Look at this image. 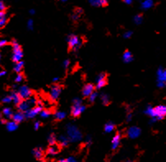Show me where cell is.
Listing matches in <instances>:
<instances>
[{
	"label": "cell",
	"mask_w": 166,
	"mask_h": 162,
	"mask_svg": "<svg viewBox=\"0 0 166 162\" xmlns=\"http://www.w3.org/2000/svg\"><path fill=\"white\" fill-rule=\"evenodd\" d=\"M107 84V80H106V74L105 73H100L97 76L96 78V88L97 89H101L104 87L105 85Z\"/></svg>",
	"instance_id": "obj_11"
},
{
	"label": "cell",
	"mask_w": 166,
	"mask_h": 162,
	"mask_svg": "<svg viewBox=\"0 0 166 162\" xmlns=\"http://www.w3.org/2000/svg\"><path fill=\"white\" fill-rule=\"evenodd\" d=\"M86 144L88 147H90V146L92 144V138H91V136H87V137H86Z\"/></svg>",
	"instance_id": "obj_43"
},
{
	"label": "cell",
	"mask_w": 166,
	"mask_h": 162,
	"mask_svg": "<svg viewBox=\"0 0 166 162\" xmlns=\"http://www.w3.org/2000/svg\"><path fill=\"white\" fill-rule=\"evenodd\" d=\"M154 6V1L153 0H143L141 3V8L143 10H148Z\"/></svg>",
	"instance_id": "obj_19"
},
{
	"label": "cell",
	"mask_w": 166,
	"mask_h": 162,
	"mask_svg": "<svg viewBox=\"0 0 166 162\" xmlns=\"http://www.w3.org/2000/svg\"><path fill=\"white\" fill-rule=\"evenodd\" d=\"M62 92V87L59 85H53L50 87L49 90V97L52 100H57L60 96V94Z\"/></svg>",
	"instance_id": "obj_8"
},
{
	"label": "cell",
	"mask_w": 166,
	"mask_h": 162,
	"mask_svg": "<svg viewBox=\"0 0 166 162\" xmlns=\"http://www.w3.org/2000/svg\"><path fill=\"white\" fill-rule=\"evenodd\" d=\"M23 79H24V77H23V75L22 73H17V75L16 76L15 78V81L17 83H20V82H22L23 81Z\"/></svg>",
	"instance_id": "obj_36"
},
{
	"label": "cell",
	"mask_w": 166,
	"mask_h": 162,
	"mask_svg": "<svg viewBox=\"0 0 166 162\" xmlns=\"http://www.w3.org/2000/svg\"><path fill=\"white\" fill-rule=\"evenodd\" d=\"M133 22L135 23L136 25H140L142 24V22H143V17H142V15H136L134 17H133Z\"/></svg>",
	"instance_id": "obj_32"
},
{
	"label": "cell",
	"mask_w": 166,
	"mask_h": 162,
	"mask_svg": "<svg viewBox=\"0 0 166 162\" xmlns=\"http://www.w3.org/2000/svg\"><path fill=\"white\" fill-rule=\"evenodd\" d=\"M2 101H3V103H4V104L11 103V102H12V97H11V96H6L3 97Z\"/></svg>",
	"instance_id": "obj_38"
},
{
	"label": "cell",
	"mask_w": 166,
	"mask_h": 162,
	"mask_svg": "<svg viewBox=\"0 0 166 162\" xmlns=\"http://www.w3.org/2000/svg\"><path fill=\"white\" fill-rule=\"evenodd\" d=\"M20 95V96L22 97V99L23 100H27L30 97L32 96V91L30 88L28 87L27 86H22L20 87L17 91Z\"/></svg>",
	"instance_id": "obj_9"
},
{
	"label": "cell",
	"mask_w": 166,
	"mask_h": 162,
	"mask_svg": "<svg viewBox=\"0 0 166 162\" xmlns=\"http://www.w3.org/2000/svg\"><path fill=\"white\" fill-rule=\"evenodd\" d=\"M3 115L5 118H11L13 115V113L9 107H6L3 109Z\"/></svg>",
	"instance_id": "obj_27"
},
{
	"label": "cell",
	"mask_w": 166,
	"mask_h": 162,
	"mask_svg": "<svg viewBox=\"0 0 166 162\" xmlns=\"http://www.w3.org/2000/svg\"><path fill=\"white\" fill-rule=\"evenodd\" d=\"M133 60V56L132 53L130 52L129 50H126L124 53H123V61L125 63H129Z\"/></svg>",
	"instance_id": "obj_20"
},
{
	"label": "cell",
	"mask_w": 166,
	"mask_h": 162,
	"mask_svg": "<svg viewBox=\"0 0 166 162\" xmlns=\"http://www.w3.org/2000/svg\"><path fill=\"white\" fill-rule=\"evenodd\" d=\"M121 138H122V135H121L120 133H118L116 135H114V137L112 138V142H111L112 150L117 149L118 147L120 142H121Z\"/></svg>",
	"instance_id": "obj_13"
},
{
	"label": "cell",
	"mask_w": 166,
	"mask_h": 162,
	"mask_svg": "<svg viewBox=\"0 0 166 162\" xmlns=\"http://www.w3.org/2000/svg\"><path fill=\"white\" fill-rule=\"evenodd\" d=\"M32 155L37 160H41L44 156V151L41 147H35L32 150Z\"/></svg>",
	"instance_id": "obj_16"
},
{
	"label": "cell",
	"mask_w": 166,
	"mask_h": 162,
	"mask_svg": "<svg viewBox=\"0 0 166 162\" xmlns=\"http://www.w3.org/2000/svg\"><path fill=\"white\" fill-rule=\"evenodd\" d=\"M141 128L137 127V126H132L131 128H129L128 129V132H127V134L128 137H130L131 139H136L141 135Z\"/></svg>",
	"instance_id": "obj_10"
},
{
	"label": "cell",
	"mask_w": 166,
	"mask_h": 162,
	"mask_svg": "<svg viewBox=\"0 0 166 162\" xmlns=\"http://www.w3.org/2000/svg\"><path fill=\"white\" fill-rule=\"evenodd\" d=\"M6 71H4V70H0V78H2L3 76H5L6 75Z\"/></svg>",
	"instance_id": "obj_48"
},
{
	"label": "cell",
	"mask_w": 166,
	"mask_h": 162,
	"mask_svg": "<svg viewBox=\"0 0 166 162\" xmlns=\"http://www.w3.org/2000/svg\"><path fill=\"white\" fill-rule=\"evenodd\" d=\"M59 143L60 144V146L63 147H65L68 146L69 142H70V141L68 139V137L67 136H65V135H60L59 137Z\"/></svg>",
	"instance_id": "obj_22"
},
{
	"label": "cell",
	"mask_w": 166,
	"mask_h": 162,
	"mask_svg": "<svg viewBox=\"0 0 166 162\" xmlns=\"http://www.w3.org/2000/svg\"><path fill=\"white\" fill-rule=\"evenodd\" d=\"M23 68H24V62L23 61L16 63L15 65H14V71L17 73H20L22 71Z\"/></svg>",
	"instance_id": "obj_28"
},
{
	"label": "cell",
	"mask_w": 166,
	"mask_h": 162,
	"mask_svg": "<svg viewBox=\"0 0 166 162\" xmlns=\"http://www.w3.org/2000/svg\"><path fill=\"white\" fill-rule=\"evenodd\" d=\"M40 126H41V124H40V121H35V124H34L35 130H38V129L40 128Z\"/></svg>",
	"instance_id": "obj_44"
},
{
	"label": "cell",
	"mask_w": 166,
	"mask_h": 162,
	"mask_svg": "<svg viewBox=\"0 0 166 162\" xmlns=\"http://www.w3.org/2000/svg\"><path fill=\"white\" fill-rule=\"evenodd\" d=\"M31 105H30V103L28 102V100H22L20 104L18 105V109L19 111H22V112L25 113L26 111H27L28 109H31Z\"/></svg>",
	"instance_id": "obj_15"
},
{
	"label": "cell",
	"mask_w": 166,
	"mask_h": 162,
	"mask_svg": "<svg viewBox=\"0 0 166 162\" xmlns=\"http://www.w3.org/2000/svg\"><path fill=\"white\" fill-rule=\"evenodd\" d=\"M97 96H98V94L96 93V92H93L91 96H89V100H90V102H91V103H93L94 101H95V100H96V98H97Z\"/></svg>",
	"instance_id": "obj_39"
},
{
	"label": "cell",
	"mask_w": 166,
	"mask_h": 162,
	"mask_svg": "<svg viewBox=\"0 0 166 162\" xmlns=\"http://www.w3.org/2000/svg\"><path fill=\"white\" fill-rule=\"evenodd\" d=\"M100 100H101V102L103 105H108L109 104V95H107L106 93H102L100 95Z\"/></svg>",
	"instance_id": "obj_30"
},
{
	"label": "cell",
	"mask_w": 166,
	"mask_h": 162,
	"mask_svg": "<svg viewBox=\"0 0 166 162\" xmlns=\"http://www.w3.org/2000/svg\"><path fill=\"white\" fill-rule=\"evenodd\" d=\"M82 13V11L81 9H77L76 10V12L72 15V20H74V21H77V19L80 17L81 14Z\"/></svg>",
	"instance_id": "obj_34"
},
{
	"label": "cell",
	"mask_w": 166,
	"mask_h": 162,
	"mask_svg": "<svg viewBox=\"0 0 166 162\" xmlns=\"http://www.w3.org/2000/svg\"><path fill=\"white\" fill-rule=\"evenodd\" d=\"M5 8H6V6H5L4 3H3L2 0H0V12L4 11V10H5Z\"/></svg>",
	"instance_id": "obj_45"
},
{
	"label": "cell",
	"mask_w": 166,
	"mask_h": 162,
	"mask_svg": "<svg viewBox=\"0 0 166 162\" xmlns=\"http://www.w3.org/2000/svg\"><path fill=\"white\" fill-rule=\"evenodd\" d=\"M59 151V148L58 147H56L55 145H52L48 148L47 150V154L49 156H55L57 155Z\"/></svg>",
	"instance_id": "obj_24"
},
{
	"label": "cell",
	"mask_w": 166,
	"mask_h": 162,
	"mask_svg": "<svg viewBox=\"0 0 166 162\" xmlns=\"http://www.w3.org/2000/svg\"><path fill=\"white\" fill-rule=\"evenodd\" d=\"M145 115L150 116L151 118H154L155 117V113H154V107H152L151 105L146 106V108L144 110Z\"/></svg>",
	"instance_id": "obj_26"
},
{
	"label": "cell",
	"mask_w": 166,
	"mask_h": 162,
	"mask_svg": "<svg viewBox=\"0 0 166 162\" xmlns=\"http://www.w3.org/2000/svg\"><path fill=\"white\" fill-rule=\"evenodd\" d=\"M12 61L15 63L22 61V57H23V52L21 46L17 41L14 40L12 41Z\"/></svg>",
	"instance_id": "obj_4"
},
{
	"label": "cell",
	"mask_w": 166,
	"mask_h": 162,
	"mask_svg": "<svg viewBox=\"0 0 166 162\" xmlns=\"http://www.w3.org/2000/svg\"><path fill=\"white\" fill-rule=\"evenodd\" d=\"M115 129V124L113 122L109 121L105 125V132L107 133H110Z\"/></svg>",
	"instance_id": "obj_25"
},
{
	"label": "cell",
	"mask_w": 166,
	"mask_h": 162,
	"mask_svg": "<svg viewBox=\"0 0 166 162\" xmlns=\"http://www.w3.org/2000/svg\"><path fill=\"white\" fill-rule=\"evenodd\" d=\"M132 31H126V32H124L123 35V37L124 38V39H129V38L132 37Z\"/></svg>",
	"instance_id": "obj_40"
},
{
	"label": "cell",
	"mask_w": 166,
	"mask_h": 162,
	"mask_svg": "<svg viewBox=\"0 0 166 162\" xmlns=\"http://www.w3.org/2000/svg\"><path fill=\"white\" fill-rule=\"evenodd\" d=\"M52 81H54V82H57V81H59V78H58V77H55V78H53Z\"/></svg>",
	"instance_id": "obj_50"
},
{
	"label": "cell",
	"mask_w": 166,
	"mask_h": 162,
	"mask_svg": "<svg viewBox=\"0 0 166 162\" xmlns=\"http://www.w3.org/2000/svg\"><path fill=\"white\" fill-rule=\"evenodd\" d=\"M6 128L8 132H14L18 128V124L15 121H9L6 123Z\"/></svg>",
	"instance_id": "obj_18"
},
{
	"label": "cell",
	"mask_w": 166,
	"mask_h": 162,
	"mask_svg": "<svg viewBox=\"0 0 166 162\" xmlns=\"http://www.w3.org/2000/svg\"><path fill=\"white\" fill-rule=\"evenodd\" d=\"M157 75V87L159 88H164L166 87V69L159 68L156 72Z\"/></svg>",
	"instance_id": "obj_6"
},
{
	"label": "cell",
	"mask_w": 166,
	"mask_h": 162,
	"mask_svg": "<svg viewBox=\"0 0 166 162\" xmlns=\"http://www.w3.org/2000/svg\"><path fill=\"white\" fill-rule=\"evenodd\" d=\"M123 2L126 3V4H131L132 2V0H123Z\"/></svg>",
	"instance_id": "obj_49"
},
{
	"label": "cell",
	"mask_w": 166,
	"mask_h": 162,
	"mask_svg": "<svg viewBox=\"0 0 166 162\" xmlns=\"http://www.w3.org/2000/svg\"><path fill=\"white\" fill-rule=\"evenodd\" d=\"M70 65V60L69 59H65L64 61L63 62V67L65 69H67Z\"/></svg>",
	"instance_id": "obj_42"
},
{
	"label": "cell",
	"mask_w": 166,
	"mask_h": 162,
	"mask_svg": "<svg viewBox=\"0 0 166 162\" xmlns=\"http://www.w3.org/2000/svg\"><path fill=\"white\" fill-rule=\"evenodd\" d=\"M51 115V113L49 110H47V109H42L41 110V112L40 113V116L42 118H48Z\"/></svg>",
	"instance_id": "obj_33"
},
{
	"label": "cell",
	"mask_w": 166,
	"mask_h": 162,
	"mask_svg": "<svg viewBox=\"0 0 166 162\" xmlns=\"http://www.w3.org/2000/svg\"><path fill=\"white\" fill-rule=\"evenodd\" d=\"M54 118L57 120H63V118H66V113L63 111H57L54 114Z\"/></svg>",
	"instance_id": "obj_31"
},
{
	"label": "cell",
	"mask_w": 166,
	"mask_h": 162,
	"mask_svg": "<svg viewBox=\"0 0 166 162\" xmlns=\"http://www.w3.org/2000/svg\"><path fill=\"white\" fill-rule=\"evenodd\" d=\"M132 115L131 114V113H128V115H127V118H126V121L128 122V123H129L131 120H132Z\"/></svg>",
	"instance_id": "obj_47"
},
{
	"label": "cell",
	"mask_w": 166,
	"mask_h": 162,
	"mask_svg": "<svg viewBox=\"0 0 166 162\" xmlns=\"http://www.w3.org/2000/svg\"><path fill=\"white\" fill-rule=\"evenodd\" d=\"M47 141H48V142L50 146H52V145H55L56 142H57V137H56L55 134L54 133H49L48 137H47Z\"/></svg>",
	"instance_id": "obj_29"
},
{
	"label": "cell",
	"mask_w": 166,
	"mask_h": 162,
	"mask_svg": "<svg viewBox=\"0 0 166 162\" xmlns=\"http://www.w3.org/2000/svg\"><path fill=\"white\" fill-rule=\"evenodd\" d=\"M66 133L71 142H77L82 139V134L77 126L72 124H68L66 125Z\"/></svg>",
	"instance_id": "obj_1"
},
{
	"label": "cell",
	"mask_w": 166,
	"mask_h": 162,
	"mask_svg": "<svg viewBox=\"0 0 166 162\" xmlns=\"http://www.w3.org/2000/svg\"><path fill=\"white\" fill-rule=\"evenodd\" d=\"M27 100L31 106L35 105H37V102H38V100H37L36 98H35V97H32V96L30 97L29 99H27Z\"/></svg>",
	"instance_id": "obj_37"
},
{
	"label": "cell",
	"mask_w": 166,
	"mask_h": 162,
	"mask_svg": "<svg viewBox=\"0 0 166 162\" xmlns=\"http://www.w3.org/2000/svg\"><path fill=\"white\" fill-rule=\"evenodd\" d=\"M62 2H66V1H68V0H60Z\"/></svg>",
	"instance_id": "obj_53"
},
{
	"label": "cell",
	"mask_w": 166,
	"mask_h": 162,
	"mask_svg": "<svg viewBox=\"0 0 166 162\" xmlns=\"http://www.w3.org/2000/svg\"><path fill=\"white\" fill-rule=\"evenodd\" d=\"M58 162H78L76 160V158H74L73 156H70L67 159H60Z\"/></svg>",
	"instance_id": "obj_35"
},
{
	"label": "cell",
	"mask_w": 166,
	"mask_h": 162,
	"mask_svg": "<svg viewBox=\"0 0 166 162\" xmlns=\"http://www.w3.org/2000/svg\"><path fill=\"white\" fill-rule=\"evenodd\" d=\"M123 162H133L132 160H124Z\"/></svg>",
	"instance_id": "obj_52"
},
{
	"label": "cell",
	"mask_w": 166,
	"mask_h": 162,
	"mask_svg": "<svg viewBox=\"0 0 166 162\" xmlns=\"http://www.w3.org/2000/svg\"><path fill=\"white\" fill-rule=\"evenodd\" d=\"M8 43V41L6 40H0V48H2V47L5 46Z\"/></svg>",
	"instance_id": "obj_46"
},
{
	"label": "cell",
	"mask_w": 166,
	"mask_h": 162,
	"mask_svg": "<svg viewBox=\"0 0 166 162\" xmlns=\"http://www.w3.org/2000/svg\"><path fill=\"white\" fill-rule=\"evenodd\" d=\"M42 109H43V104L38 100L36 106H35L34 108L28 109L27 111L24 113L25 117L26 118H34L35 116H37V115H40Z\"/></svg>",
	"instance_id": "obj_5"
},
{
	"label": "cell",
	"mask_w": 166,
	"mask_h": 162,
	"mask_svg": "<svg viewBox=\"0 0 166 162\" xmlns=\"http://www.w3.org/2000/svg\"><path fill=\"white\" fill-rule=\"evenodd\" d=\"M72 107L71 109V115L72 117H78L86 110V106L82 105V101L80 98H75L72 100Z\"/></svg>",
	"instance_id": "obj_2"
},
{
	"label": "cell",
	"mask_w": 166,
	"mask_h": 162,
	"mask_svg": "<svg viewBox=\"0 0 166 162\" xmlns=\"http://www.w3.org/2000/svg\"><path fill=\"white\" fill-rule=\"evenodd\" d=\"M0 60H1V53H0Z\"/></svg>",
	"instance_id": "obj_54"
},
{
	"label": "cell",
	"mask_w": 166,
	"mask_h": 162,
	"mask_svg": "<svg viewBox=\"0 0 166 162\" xmlns=\"http://www.w3.org/2000/svg\"><path fill=\"white\" fill-rule=\"evenodd\" d=\"M11 97H12V102L15 105H18L22 100V97L20 96V95H19L17 91H12V93H11Z\"/></svg>",
	"instance_id": "obj_21"
},
{
	"label": "cell",
	"mask_w": 166,
	"mask_h": 162,
	"mask_svg": "<svg viewBox=\"0 0 166 162\" xmlns=\"http://www.w3.org/2000/svg\"><path fill=\"white\" fill-rule=\"evenodd\" d=\"M67 41H68L69 49L74 51V52H77V50H79V48L81 46V44H82V41H81L80 38L72 34L69 35L67 37Z\"/></svg>",
	"instance_id": "obj_3"
},
{
	"label": "cell",
	"mask_w": 166,
	"mask_h": 162,
	"mask_svg": "<svg viewBox=\"0 0 166 162\" xmlns=\"http://www.w3.org/2000/svg\"><path fill=\"white\" fill-rule=\"evenodd\" d=\"M42 162H46V161H42Z\"/></svg>",
	"instance_id": "obj_55"
},
{
	"label": "cell",
	"mask_w": 166,
	"mask_h": 162,
	"mask_svg": "<svg viewBox=\"0 0 166 162\" xmlns=\"http://www.w3.org/2000/svg\"><path fill=\"white\" fill-rule=\"evenodd\" d=\"M90 4L93 7H105L108 4V0H89Z\"/></svg>",
	"instance_id": "obj_17"
},
{
	"label": "cell",
	"mask_w": 166,
	"mask_h": 162,
	"mask_svg": "<svg viewBox=\"0 0 166 162\" xmlns=\"http://www.w3.org/2000/svg\"><path fill=\"white\" fill-rule=\"evenodd\" d=\"M29 13H30L31 15H34L35 13V11L34 9H31L30 11H29Z\"/></svg>",
	"instance_id": "obj_51"
},
{
	"label": "cell",
	"mask_w": 166,
	"mask_h": 162,
	"mask_svg": "<svg viewBox=\"0 0 166 162\" xmlns=\"http://www.w3.org/2000/svg\"><path fill=\"white\" fill-rule=\"evenodd\" d=\"M27 28L31 31H32L34 28V22L32 20H29L27 22Z\"/></svg>",
	"instance_id": "obj_41"
},
{
	"label": "cell",
	"mask_w": 166,
	"mask_h": 162,
	"mask_svg": "<svg viewBox=\"0 0 166 162\" xmlns=\"http://www.w3.org/2000/svg\"><path fill=\"white\" fill-rule=\"evenodd\" d=\"M155 117L153 118L157 119V121L163 119L166 116V105H159L154 107Z\"/></svg>",
	"instance_id": "obj_7"
},
{
	"label": "cell",
	"mask_w": 166,
	"mask_h": 162,
	"mask_svg": "<svg viewBox=\"0 0 166 162\" xmlns=\"http://www.w3.org/2000/svg\"><path fill=\"white\" fill-rule=\"evenodd\" d=\"M12 120L15 121L16 123H22L26 117H25V114L22 111H18V112H16L15 114H13V115L12 117Z\"/></svg>",
	"instance_id": "obj_14"
},
{
	"label": "cell",
	"mask_w": 166,
	"mask_h": 162,
	"mask_svg": "<svg viewBox=\"0 0 166 162\" xmlns=\"http://www.w3.org/2000/svg\"><path fill=\"white\" fill-rule=\"evenodd\" d=\"M95 86L91 83H88L84 86L82 89V96L84 97H89L94 92Z\"/></svg>",
	"instance_id": "obj_12"
},
{
	"label": "cell",
	"mask_w": 166,
	"mask_h": 162,
	"mask_svg": "<svg viewBox=\"0 0 166 162\" xmlns=\"http://www.w3.org/2000/svg\"><path fill=\"white\" fill-rule=\"evenodd\" d=\"M8 22V16L4 11L0 12V28H3L5 26Z\"/></svg>",
	"instance_id": "obj_23"
}]
</instances>
